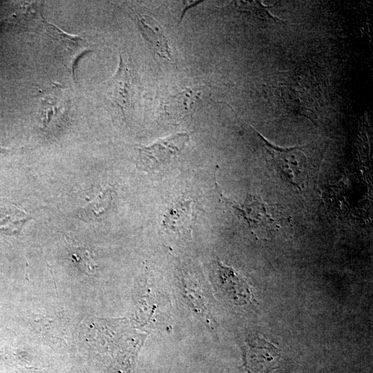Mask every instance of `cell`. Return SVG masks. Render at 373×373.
<instances>
[{"label":"cell","mask_w":373,"mask_h":373,"mask_svg":"<svg viewBox=\"0 0 373 373\" xmlns=\"http://www.w3.org/2000/svg\"><path fill=\"white\" fill-rule=\"evenodd\" d=\"M271 166L289 184L303 191L309 180V169L301 147L280 148L269 143L260 133Z\"/></svg>","instance_id":"6da1fadb"},{"label":"cell","mask_w":373,"mask_h":373,"mask_svg":"<svg viewBox=\"0 0 373 373\" xmlns=\"http://www.w3.org/2000/svg\"><path fill=\"white\" fill-rule=\"evenodd\" d=\"M227 201L256 234L272 235L279 231L285 223V218L277 205L267 204L260 198L248 195L241 204Z\"/></svg>","instance_id":"7a4b0ae2"},{"label":"cell","mask_w":373,"mask_h":373,"mask_svg":"<svg viewBox=\"0 0 373 373\" xmlns=\"http://www.w3.org/2000/svg\"><path fill=\"white\" fill-rule=\"evenodd\" d=\"M135 70L129 61L119 57L118 68L105 84V96L109 104L123 115L133 108L138 95Z\"/></svg>","instance_id":"3957f363"},{"label":"cell","mask_w":373,"mask_h":373,"mask_svg":"<svg viewBox=\"0 0 373 373\" xmlns=\"http://www.w3.org/2000/svg\"><path fill=\"white\" fill-rule=\"evenodd\" d=\"M42 128L55 132L67 122L69 115V98L65 89L56 84L44 90L39 108Z\"/></svg>","instance_id":"277c9868"},{"label":"cell","mask_w":373,"mask_h":373,"mask_svg":"<svg viewBox=\"0 0 373 373\" xmlns=\"http://www.w3.org/2000/svg\"><path fill=\"white\" fill-rule=\"evenodd\" d=\"M244 367L247 373H270L278 368V348L265 338L252 336L242 347Z\"/></svg>","instance_id":"5b68a950"},{"label":"cell","mask_w":373,"mask_h":373,"mask_svg":"<svg viewBox=\"0 0 373 373\" xmlns=\"http://www.w3.org/2000/svg\"><path fill=\"white\" fill-rule=\"evenodd\" d=\"M46 33L53 41L57 52L74 77L75 64L93 45L86 37L69 35L50 23H46Z\"/></svg>","instance_id":"8992f818"},{"label":"cell","mask_w":373,"mask_h":373,"mask_svg":"<svg viewBox=\"0 0 373 373\" xmlns=\"http://www.w3.org/2000/svg\"><path fill=\"white\" fill-rule=\"evenodd\" d=\"M189 140L186 133H177L160 140L149 146L138 148L139 161L149 169H157L170 162L185 146Z\"/></svg>","instance_id":"52a82bcc"},{"label":"cell","mask_w":373,"mask_h":373,"mask_svg":"<svg viewBox=\"0 0 373 373\" xmlns=\"http://www.w3.org/2000/svg\"><path fill=\"white\" fill-rule=\"evenodd\" d=\"M211 267L216 285L229 301L236 305H244L249 302L251 291L241 275L218 260L214 261Z\"/></svg>","instance_id":"ba28073f"},{"label":"cell","mask_w":373,"mask_h":373,"mask_svg":"<svg viewBox=\"0 0 373 373\" xmlns=\"http://www.w3.org/2000/svg\"><path fill=\"white\" fill-rule=\"evenodd\" d=\"M209 95V89L204 85L189 87L169 95L164 102V108L171 118L180 119L191 114Z\"/></svg>","instance_id":"9c48e42d"},{"label":"cell","mask_w":373,"mask_h":373,"mask_svg":"<svg viewBox=\"0 0 373 373\" xmlns=\"http://www.w3.org/2000/svg\"><path fill=\"white\" fill-rule=\"evenodd\" d=\"M140 32L155 52L162 57L170 60L171 50L167 40L160 26L150 17L135 15Z\"/></svg>","instance_id":"30bf717a"},{"label":"cell","mask_w":373,"mask_h":373,"mask_svg":"<svg viewBox=\"0 0 373 373\" xmlns=\"http://www.w3.org/2000/svg\"><path fill=\"white\" fill-rule=\"evenodd\" d=\"M31 218L23 209L15 204L0 205V231L7 235H17Z\"/></svg>","instance_id":"8fae6325"},{"label":"cell","mask_w":373,"mask_h":373,"mask_svg":"<svg viewBox=\"0 0 373 373\" xmlns=\"http://www.w3.org/2000/svg\"><path fill=\"white\" fill-rule=\"evenodd\" d=\"M65 240L70 250L71 258L77 267L84 274L92 275L97 264L91 251L87 247L77 244L67 236H65Z\"/></svg>","instance_id":"7c38bea8"},{"label":"cell","mask_w":373,"mask_h":373,"mask_svg":"<svg viewBox=\"0 0 373 373\" xmlns=\"http://www.w3.org/2000/svg\"><path fill=\"white\" fill-rule=\"evenodd\" d=\"M110 201L109 191H101L93 200L79 210L78 217L85 222L96 220L108 208Z\"/></svg>","instance_id":"4fadbf2b"},{"label":"cell","mask_w":373,"mask_h":373,"mask_svg":"<svg viewBox=\"0 0 373 373\" xmlns=\"http://www.w3.org/2000/svg\"><path fill=\"white\" fill-rule=\"evenodd\" d=\"M191 202L180 201L169 210L165 220L174 219L165 222L171 229H179L186 225L191 221Z\"/></svg>","instance_id":"5bb4252c"},{"label":"cell","mask_w":373,"mask_h":373,"mask_svg":"<svg viewBox=\"0 0 373 373\" xmlns=\"http://www.w3.org/2000/svg\"><path fill=\"white\" fill-rule=\"evenodd\" d=\"M239 4L240 6V8L244 10H247V11H249L251 13H252L254 15H255L259 19L269 21H272L275 22L278 21H281L280 18L272 15L271 13L269 11V8L273 7L276 4L271 6H266L262 5L261 1H259L247 2L242 1Z\"/></svg>","instance_id":"9a60e30c"},{"label":"cell","mask_w":373,"mask_h":373,"mask_svg":"<svg viewBox=\"0 0 373 373\" xmlns=\"http://www.w3.org/2000/svg\"><path fill=\"white\" fill-rule=\"evenodd\" d=\"M4 151H5V149L0 146V152H3Z\"/></svg>","instance_id":"2e32d148"}]
</instances>
